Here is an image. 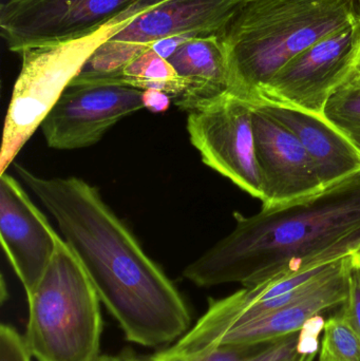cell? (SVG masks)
Listing matches in <instances>:
<instances>
[{"label":"cell","mask_w":360,"mask_h":361,"mask_svg":"<svg viewBox=\"0 0 360 361\" xmlns=\"http://www.w3.org/2000/svg\"><path fill=\"white\" fill-rule=\"evenodd\" d=\"M14 169L56 221L129 343L145 348L173 345L192 329V314L181 293L97 187L76 177H39L20 164Z\"/></svg>","instance_id":"cell-1"},{"label":"cell","mask_w":360,"mask_h":361,"mask_svg":"<svg viewBox=\"0 0 360 361\" xmlns=\"http://www.w3.org/2000/svg\"><path fill=\"white\" fill-rule=\"evenodd\" d=\"M234 216V231L184 269L194 286H257L351 256L360 246V171L308 197Z\"/></svg>","instance_id":"cell-2"},{"label":"cell","mask_w":360,"mask_h":361,"mask_svg":"<svg viewBox=\"0 0 360 361\" xmlns=\"http://www.w3.org/2000/svg\"><path fill=\"white\" fill-rule=\"evenodd\" d=\"M359 23L357 0H245L220 35L230 94L255 103L289 61Z\"/></svg>","instance_id":"cell-3"},{"label":"cell","mask_w":360,"mask_h":361,"mask_svg":"<svg viewBox=\"0 0 360 361\" xmlns=\"http://www.w3.org/2000/svg\"><path fill=\"white\" fill-rule=\"evenodd\" d=\"M25 339L36 361H93L101 353V299L63 238L44 276L27 295Z\"/></svg>","instance_id":"cell-4"},{"label":"cell","mask_w":360,"mask_h":361,"mask_svg":"<svg viewBox=\"0 0 360 361\" xmlns=\"http://www.w3.org/2000/svg\"><path fill=\"white\" fill-rule=\"evenodd\" d=\"M149 4L137 6L92 35L63 44L30 48L20 53L21 69L4 121L0 154L1 175L42 126L93 53Z\"/></svg>","instance_id":"cell-5"},{"label":"cell","mask_w":360,"mask_h":361,"mask_svg":"<svg viewBox=\"0 0 360 361\" xmlns=\"http://www.w3.org/2000/svg\"><path fill=\"white\" fill-rule=\"evenodd\" d=\"M244 1L154 0L93 53L70 86L106 84L164 38L220 36Z\"/></svg>","instance_id":"cell-6"},{"label":"cell","mask_w":360,"mask_h":361,"mask_svg":"<svg viewBox=\"0 0 360 361\" xmlns=\"http://www.w3.org/2000/svg\"><path fill=\"white\" fill-rule=\"evenodd\" d=\"M151 0H8L0 34L8 50L63 44L92 35Z\"/></svg>","instance_id":"cell-7"},{"label":"cell","mask_w":360,"mask_h":361,"mask_svg":"<svg viewBox=\"0 0 360 361\" xmlns=\"http://www.w3.org/2000/svg\"><path fill=\"white\" fill-rule=\"evenodd\" d=\"M252 116V103L228 93L190 111L187 131L205 165L262 201Z\"/></svg>","instance_id":"cell-8"},{"label":"cell","mask_w":360,"mask_h":361,"mask_svg":"<svg viewBox=\"0 0 360 361\" xmlns=\"http://www.w3.org/2000/svg\"><path fill=\"white\" fill-rule=\"evenodd\" d=\"M359 50L360 23L323 38L289 61L255 103L268 102L323 116L331 95L357 67Z\"/></svg>","instance_id":"cell-9"},{"label":"cell","mask_w":360,"mask_h":361,"mask_svg":"<svg viewBox=\"0 0 360 361\" xmlns=\"http://www.w3.org/2000/svg\"><path fill=\"white\" fill-rule=\"evenodd\" d=\"M142 97L143 90L122 85L69 86L40 128L53 149L90 147L120 120L143 109Z\"/></svg>","instance_id":"cell-10"},{"label":"cell","mask_w":360,"mask_h":361,"mask_svg":"<svg viewBox=\"0 0 360 361\" xmlns=\"http://www.w3.org/2000/svg\"><path fill=\"white\" fill-rule=\"evenodd\" d=\"M61 235L13 176H0V239L25 295L50 264Z\"/></svg>","instance_id":"cell-11"},{"label":"cell","mask_w":360,"mask_h":361,"mask_svg":"<svg viewBox=\"0 0 360 361\" xmlns=\"http://www.w3.org/2000/svg\"><path fill=\"white\" fill-rule=\"evenodd\" d=\"M252 118L262 207L283 205L321 190L323 184L297 137L254 105Z\"/></svg>","instance_id":"cell-12"},{"label":"cell","mask_w":360,"mask_h":361,"mask_svg":"<svg viewBox=\"0 0 360 361\" xmlns=\"http://www.w3.org/2000/svg\"><path fill=\"white\" fill-rule=\"evenodd\" d=\"M350 256L329 275L287 305L235 326L220 338L222 345H243L276 341L296 334L313 318L340 307L350 288Z\"/></svg>","instance_id":"cell-13"},{"label":"cell","mask_w":360,"mask_h":361,"mask_svg":"<svg viewBox=\"0 0 360 361\" xmlns=\"http://www.w3.org/2000/svg\"><path fill=\"white\" fill-rule=\"evenodd\" d=\"M253 105L297 137L323 187L359 173L360 150L325 116L268 102Z\"/></svg>","instance_id":"cell-14"},{"label":"cell","mask_w":360,"mask_h":361,"mask_svg":"<svg viewBox=\"0 0 360 361\" xmlns=\"http://www.w3.org/2000/svg\"><path fill=\"white\" fill-rule=\"evenodd\" d=\"M183 84L173 99L180 109H198L230 93L225 51L219 35L190 38L167 59Z\"/></svg>","instance_id":"cell-15"},{"label":"cell","mask_w":360,"mask_h":361,"mask_svg":"<svg viewBox=\"0 0 360 361\" xmlns=\"http://www.w3.org/2000/svg\"><path fill=\"white\" fill-rule=\"evenodd\" d=\"M325 319H311L302 331L276 341L243 345H222L188 355H173L166 351L149 356L148 361H287L300 353L318 350Z\"/></svg>","instance_id":"cell-16"},{"label":"cell","mask_w":360,"mask_h":361,"mask_svg":"<svg viewBox=\"0 0 360 361\" xmlns=\"http://www.w3.org/2000/svg\"><path fill=\"white\" fill-rule=\"evenodd\" d=\"M101 85H122L143 91L158 89L170 94L173 99L183 92V84L173 66L151 48L135 57L118 76Z\"/></svg>","instance_id":"cell-17"},{"label":"cell","mask_w":360,"mask_h":361,"mask_svg":"<svg viewBox=\"0 0 360 361\" xmlns=\"http://www.w3.org/2000/svg\"><path fill=\"white\" fill-rule=\"evenodd\" d=\"M323 116L360 150V71L357 67L331 95Z\"/></svg>","instance_id":"cell-18"},{"label":"cell","mask_w":360,"mask_h":361,"mask_svg":"<svg viewBox=\"0 0 360 361\" xmlns=\"http://www.w3.org/2000/svg\"><path fill=\"white\" fill-rule=\"evenodd\" d=\"M318 361H360L359 337L340 313L325 320Z\"/></svg>","instance_id":"cell-19"},{"label":"cell","mask_w":360,"mask_h":361,"mask_svg":"<svg viewBox=\"0 0 360 361\" xmlns=\"http://www.w3.org/2000/svg\"><path fill=\"white\" fill-rule=\"evenodd\" d=\"M25 339L20 333L11 326H0V361H32Z\"/></svg>","instance_id":"cell-20"},{"label":"cell","mask_w":360,"mask_h":361,"mask_svg":"<svg viewBox=\"0 0 360 361\" xmlns=\"http://www.w3.org/2000/svg\"><path fill=\"white\" fill-rule=\"evenodd\" d=\"M340 314L350 324L360 339V265L355 264L352 260L348 298L340 307Z\"/></svg>","instance_id":"cell-21"},{"label":"cell","mask_w":360,"mask_h":361,"mask_svg":"<svg viewBox=\"0 0 360 361\" xmlns=\"http://www.w3.org/2000/svg\"><path fill=\"white\" fill-rule=\"evenodd\" d=\"M144 108L149 110L152 114H163L170 107L173 97L165 91L158 89H147L143 91Z\"/></svg>","instance_id":"cell-22"},{"label":"cell","mask_w":360,"mask_h":361,"mask_svg":"<svg viewBox=\"0 0 360 361\" xmlns=\"http://www.w3.org/2000/svg\"><path fill=\"white\" fill-rule=\"evenodd\" d=\"M190 38L182 37V36H175V37L164 38L154 42L151 46L152 50L156 51L163 59H168L175 54L180 46L184 42H187Z\"/></svg>","instance_id":"cell-23"},{"label":"cell","mask_w":360,"mask_h":361,"mask_svg":"<svg viewBox=\"0 0 360 361\" xmlns=\"http://www.w3.org/2000/svg\"><path fill=\"white\" fill-rule=\"evenodd\" d=\"M93 361H148V357H139L131 349H124L116 355H99Z\"/></svg>","instance_id":"cell-24"},{"label":"cell","mask_w":360,"mask_h":361,"mask_svg":"<svg viewBox=\"0 0 360 361\" xmlns=\"http://www.w3.org/2000/svg\"><path fill=\"white\" fill-rule=\"evenodd\" d=\"M317 354H318V350H310V351L302 352L299 355L287 361H314Z\"/></svg>","instance_id":"cell-25"},{"label":"cell","mask_w":360,"mask_h":361,"mask_svg":"<svg viewBox=\"0 0 360 361\" xmlns=\"http://www.w3.org/2000/svg\"><path fill=\"white\" fill-rule=\"evenodd\" d=\"M350 257L353 263L360 265V246L359 248H357L356 250H355L354 252H353L352 255H351Z\"/></svg>","instance_id":"cell-26"},{"label":"cell","mask_w":360,"mask_h":361,"mask_svg":"<svg viewBox=\"0 0 360 361\" xmlns=\"http://www.w3.org/2000/svg\"><path fill=\"white\" fill-rule=\"evenodd\" d=\"M357 69L360 71V50H359V61H357Z\"/></svg>","instance_id":"cell-27"},{"label":"cell","mask_w":360,"mask_h":361,"mask_svg":"<svg viewBox=\"0 0 360 361\" xmlns=\"http://www.w3.org/2000/svg\"><path fill=\"white\" fill-rule=\"evenodd\" d=\"M357 1H359V8H360V0H357Z\"/></svg>","instance_id":"cell-28"}]
</instances>
